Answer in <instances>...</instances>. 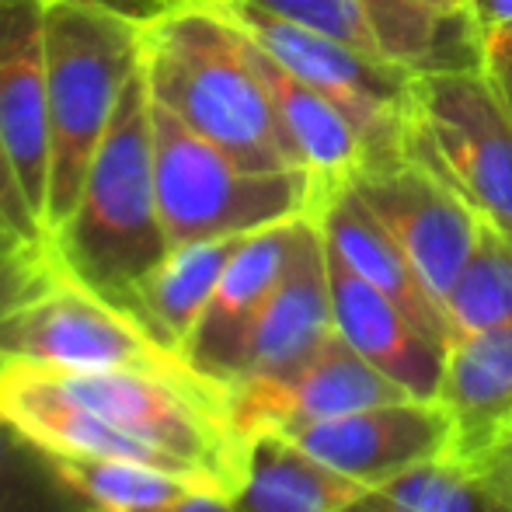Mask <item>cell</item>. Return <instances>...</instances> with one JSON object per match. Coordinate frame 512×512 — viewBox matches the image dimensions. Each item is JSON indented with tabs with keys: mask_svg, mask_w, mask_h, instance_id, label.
<instances>
[{
	"mask_svg": "<svg viewBox=\"0 0 512 512\" xmlns=\"http://www.w3.org/2000/svg\"><path fill=\"white\" fill-rule=\"evenodd\" d=\"M49 258L70 283L136 321V290L171 251L154 182V129L143 67L129 77L74 213L49 234Z\"/></svg>",
	"mask_w": 512,
	"mask_h": 512,
	"instance_id": "1",
	"label": "cell"
},
{
	"mask_svg": "<svg viewBox=\"0 0 512 512\" xmlns=\"http://www.w3.org/2000/svg\"><path fill=\"white\" fill-rule=\"evenodd\" d=\"M150 98L251 171H307L286 136L248 35L213 4L189 0L143 28Z\"/></svg>",
	"mask_w": 512,
	"mask_h": 512,
	"instance_id": "2",
	"label": "cell"
},
{
	"mask_svg": "<svg viewBox=\"0 0 512 512\" xmlns=\"http://www.w3.org/2000/svg\"><path fill=\"white\" fill-rule=\"evenodd\" d=\"M49 234L74 213L129 77L143 67V28L49 0Z\"/></svg>",
	"mask_w": 512,
	"mask_h": 512,
	"instance_id": "3",
	"label": "cell"
},
{
	"mask_svg": "<svg viewBox=\"0 0 512 512\" xmlns=\"http://www.w3.org/2000/svg\"><path fill=\"white\" fill-rule=\"evenodd\" d=\"M154 182L168 244L248 237L272 223L310 216L314 178L307 171H251L150 98Z\"/></svg>",
	"mask_w": 512,
	"mask_h": 512,
	"instance_id": "4",
	"label": "cell"
},
{
	"mask_svg": "<svg viewBox=\"0 0 512 512\" xmlns=\"http://www.w3.org/2000/svg\"><path fill=\"white\" fill-rule=\"evenodd\" d=\"M401 157L512 237V108L485 67L411 77Z\"/></svg>",
	"mask_w": 512,
	"mask_h": 512,
	"instance_id": "5",
	"label": "cell"
},
{
	"mask_svg": "<svg viewBox=\"0 0 512 512\" xmlns=\"http://www.w3.org/2000/svg\"><path fill=\"white\" fill-rule=\"evenodd\" d=\"M213 4L234 25H241L272 60H279L314 91H321L356 126L370 164L398 161L408 91L415 77L408 67L352 49L321 32H310L304 25H293L244 0H213Z\"/></svg>",
	"mask_w": 512,
	"mask_h": 512,
	"instance_id": "6",
	"label": "cell"
},
{
	"mask_svg": "<svg viewBox=\"0 0 512 512\" xmlns=\"http://www.w3.org/2000/svg\"><path fill=\"white\" fill-rule=\"evenodd\" d=\"M411 74L485 67V35L471 7L429 0H244Z\"/></svg>",
	"mask_w": 512,
	"mask_h": 512,
	"instance_id": "7",
	"label": "cell"
},
{
	"mask_svg": "<svg viewBox=\"0 0 512 512\" xmlns=\"http://www.w3.org/2000/svg\"><path fill=\"white\" fill-rule=\"evenodd\" d=\"M4 359L63 370H192L133 317L67 276L0 321V363Z\"/></svg>",
	"mask_w": 512,
	"mask_h": 512,
	"instance_id": "8",
	"label": "cell"
},
{
	"mask_svg": "<svg viewBox=\"0 0 512 512\" xmlns=\"http://www.w3.org/2000/svg\"><path fill=\"white\" fill-rule=\"evenodd\" d=\"M352 189L398 241L432 297L443 304L471 258L485 220L436 175L405 157L363 168L352 178Z\"/></svg>",
	"mask_w": 512,
	"mask_h": 512,
	"instance_id": "9",
	"label": "cell"
},
{
	"mask_svg": "<svg viewBox=\"0 0 512 512\" xmlns=\"http://www.w3.org/2000/svg\"><path fill=\"white\" fill-rule=\"evenodd\" d=\"M411 394L398 387L391 377L377 370L370 359H363L338 328L328 342L317 349L297 377L276 387H237L227 394V415L234 422L237 436L251 443L262 432H283L297 436L300 429L328 418L349 415L359 408L394 405L408 401Z\"/></svg>",
	"mask_w": 512,
	"mask_h": 512,
	"instance_id": "10",
	"label": "cell"
},
{
	"mask_svg": "<svg viewBox=\"0 0 512 512\" xmlns=\"http://www.w3.org/2000/svg\"><path fill=\"white\" fill-rule=\"evenodd\" d=\"M297 223L300 216L244 237V244L223 269L189 345H185L182 359L216 391L227 394V387L241 373L251 335H255L272 293L279 290L286 269H290Z\"/></svg>",
	"mask_w": 512,
	"mask_h": 512,
	"instance_id": "11",
	"label": "cell"
},
{
	"mask_svg": "<svg viewBox=\"0 0 512 512\" xmlns=\"http://www.w3.org/2000/svg\"><path fill=\"white\" fill-rule=\"evenodd\" d=\"M49 0H0V133L46 234L49 209Z\"/></svg>",
	"mask_w": 512,
	"mask_h": 512,
	"instance_id": "12",
	"label": "cell"
},
{
	"mask_svg": "<svg viewBox=\"0 0 512 512\" xmlns=\"http://www.w3.org/2000/svg\"><path fill=\"white\" fill-rule=\"evenodd\" d=\"M290 439L345 478L380 488L411 467L450 453L453 425L439 401L408 398L307 425Z\"/></svg>",
	"mask_w": 512,
	"mask_h": 512,
	"instance_id": "13",
	"label": "cell"
},
{
	"mask_svg": "<svg viewBox=\"0 0 512 512\" xmlns=\"http://www.w3.org/2000/svg\"><path fill=\"white\" fill-rule=\"evenodd\" d=\"M331 331H335V310L328 286V248L314 216H300L290 269L272 293L244 352L241 373L227 387V394L237 387L286 384L317 356Z\"/></svg>",
	"mask_w": 512,
	"mask_h": 512,
	"instance_id": "14",
	"label": "cell"
},
{
	"mask_svg": "<svg viewBox=\"0 0 512 512\" xmlns=\"http://www.w3.org/2000/svg\"><path fill=\"white\" fill-rule=\"evenodd\" d=\"M328 248V244H324ZM328 286L335 328L363 359H370L384 377L405 387L411 398L436 401L446 370V345L394 304L391 297L366 283L338 255L328 251Z\"/></svg>",
	"mask_w": 512,
	"mask_h": 512,
	"instance_id": "15",
	"label": "cell"
},
{
	"mask_svg": "<svg viewBox=\"0 0 512 512\" xmlns=\"http://www.w3.org/2000/svg\"><path fill=\"white\" fill-rule=\"evenodd\" d=\"M310 216L321 227L331 255L342 258L356 276H363L366 283L377 286L384 297H391L394 304L405 310L418 328L429 331L436 342H443L450 349L453 331L450 321H446L443 304L429 293V286L422 283L415 265L398 248V241L387 234L384 223L373 216V209L363 203V196L352 189V182L328 192Z\"/></svg>",
	"mask_w": 512,
	"mask_h": 512,
	"instance_id": "16",
	"label": "cell"
},
{
	"mask_svg": "<svg viewBox=\"0 0 512 512\" xmlns=\"http://www.w3.org/2000/svg\"><path fill=\"white\" fill-rule=\"evenodd\" d=\"M436 401L450 415L457 457L485 460L512 439V324L450 345Z\"/></svg>",
	"mask_w": 512,
	"mask_h": 512,
	"instance_id": "17",
	"label": "cell"
},
{
	"mask_svg": "<svg viewBox=\"0 0 512 512\" xmlns=\"http://www.w3.org/2000/svg\"><path fill=\"white\" fill-rule=\"evenodd\" d=\"M248 49H251V63H255L258 77H262L272 95L279 122H283L290 143L297 147L300 164H304L307 175L314 178V206H317L328 192L349 185L352 178L370 164V154H366L356 126H352L321 91H314L310 84L300 81L297 74H290L279 60H272L251 35H248ZM310 213H314V209H310Z\"/></svg>",
	"mask_w": 512,
	"mask_h": 512,
	"instance_id": "18",
	"label": "cell"
},
{
	"mask_svg": "<svg viewBox=\"0 0 512 512\" xmlns=\"http://www.w3.org/2000/svg\"><path fill=\"white\" fill-rule=\"evenodd\" d=\"M366 492L370 488L317 460L297 439L262 432L248 443L234 502L241 512H349Z\"/></svg>",
	"mask_w": 512,
	"mask_h": 512,
	"instance_id": "19",
	"label": "cell"
},
{
	"mask_svg": "<svg viewBox=\"0 0 512 512\" xmlns=\"http://www.w3.org/2000/svg\"><path fill=\"white\" fill-rule=\"evenodd\" d=\"M241 244L244 237H216L171 248L136 290V324L157 345L182 356L223 269Z\"/></svg>",
	"mask_w": 512,
	"mask_h": 512,
	"instance_id": "20",
	"label": "cell"
},
{
	"mask_svg": "<svg viewBox=\"0 0 512 512\" xmlns=\"http://www.w3.org/2000/svg\"><path fill=\"white\" fill-rule=\"evenodd\" d=\"M349 512H512V478L502 460L443 453L370 488Z\"/></svg>",
	"mask_w": 512,
	"mask_h": 512,
	"instance_id": "21",
	"label": "cell"
},
{
	"mask_svg": "<svg viewBox=\"0 0 512 512\" xmlns=\"http://www.w3.org/2000/svg\"><path fill=\"white\" fill-rule=\"evenodd\" d=\"M453 342L512 324V237L481 223V237L443 300Z\"/></svg>",
	"mask_w": 512,
	"mask_h": 512,
	"instance_id": "22",
	"label": "cell"
},
{
	"mask_svg": "<svg viewBox=\"0 0 512 512\" xmlns=\"http://www.w3.org/2000/svg\"><path fill=\"white\" fill-rule=\"evenodd\" d=\"M0 512H98L56 467L53 453L28 439L0 411Z\"/></svg>",
	"mask_w": 512,
	"mask_h": 512,
	"instance_id": "23",
	"label": "cell"
},
{
	"mask_svg": "<svg viewBox=\"0 0 512 512\" xmlns=\"http://www.w3.org/2000/svg\"><path fill=\"white\" fill-rule=\"evenodd\" d=\"M60 474L91 502L98 512H154L178 495H185L189 481L164 474L157 467L133 464L115 457H56Z\"/></svg>",
	"mask_w": 512,
	"mask_h": 512,
	"instance_id": "24",
	"label": "cell"
},
{
	"mask_svg": "<svg viewBox=\"0 0 512 512\" xmlns=\"http://www.w3.org/2000/svg\"><path fill=\"white\" fill-rule=\"evenodd\" d=\"M63 272L49 258V251H18L0 255V321L25 307L28 300L42 297Z\"/></svg>",
	"mask_w": 512,
	"mask_h": 512,
	"instance_id": "25",
	"label": "cell"
},
{
	"mask_svg": "<svg viewBox=\"0 0 512 512\" xmlns=\"http://www.w3.org/2000/svg\"><path fill=\"white\" fill-rule=\"evenodd\" d=\"M0 213L7 216V223H11L25 241H32L35 248H46V234H42L39 220H35L32 206H28V199H25V189H21V182H18V171H14L4 133H0Z\"/></svg>",
	"mask_w": 512,
	"mask_h": 512,
	"instance_id": "26",
	"label": "cell"
},
{
	"mask_svg": "<svg viewBox=\"0 0 512 512\" xmlns=\"http://www.w3.org/2000/svg\"><path fill=\"white\" fill-rule=\"evenodd\" d=\"M67 4H81V7H91V11H102V14H112V18L133 21V25H140V28H150L154 21L168 18L171 11H178V7L189 4V0H67Z\"/></svg>",
	"mask_w": 512,
	"mask_h": 512,
	"instance_id": "27",
	"label": "cell"
},
{
	"mask_svg": "<svg viewBox=\"0 0 512 512\" xmlns=\"http://www.w3.org/2000/svg\"><path fill=\"white\" fill-rule=\"evenodd\" d=\"M485 70L512 108V25L485 32Z\"/></svg>",
	"mask_w": 512,
	"mask_h": 512,
	"instance_id": "28",
	"label": "cell"
},
{
	"mask_svg": "<svg viewBox=\"0 0 512 512\" xmlns=\"http://www.w3.org/2000/svg\"><path fill=\"white\" fill-rule=\"evenodd\" d=\"M154 512H241L237 502L223 492H209V488H189L185 495H178L175 502L154 509Z\"/></svg>",
	"mask_w": 512,
	"mask_h": 512,
	"instance_id": "29",
	"label": "cell"
},
{
	"mask_svg": "<svg viewBox=\"0 0 512 512\" xmlns=\"http://www.w3.org/2000/svg\"><path fill=\"white\" fill-rule=\"evenodd\" d=\"M474 21H478L481 35L492 32V28L512 25V0H471Z\"/></svg>",
	"mask_w": 512,
	"mask_h": 512,
	"instance_id": "30",
	"label": "cell"
},
{
	"mask_svg": "<svg viewBox=\"0 0 512 512\" xmlns=\"http://www.w3.org/2000/svg\"><path fill=\"white\" fill-rule=\"evenodd\" d=\"M18 251H49V248H35L32 241H25V237L7 223V216L0 213V255H18Z\"/></svg>",
	"mask_w": 512,
	"mask_h": 512,
	"instance_id": "31",
	"label": "cell"
},
{
	"mask_svg": "<svg viewBox=\"0 0 512 512\" xmlns=\"http://www.w3.org/2000/svg\"><path fill=\"white\" fill-rule=\"evenodd\" d=\"M495 457L502 460V467H506V471H509V478H512V439H506V443H502L499 450H495Z\"/></svg>",
	"mask_w": 512,
	"mask_h": 512,
	"instance_id": "32",
	"label": "cell"
},
{
	"mask_svg": "<svg viewBox=\"0 0 512 512\" xmlns=\"http://www.w3.org/2000/svg\"><path fill=\"white\" fill-rule=\"evenodd\" d=\"M429 4H439V7H471V0H429Z\"/></svg>",
	"mask_w": 512,
	"mask_h": 512,
	"instance_id": "33",
	"label": "cell"
}]
</instances>
